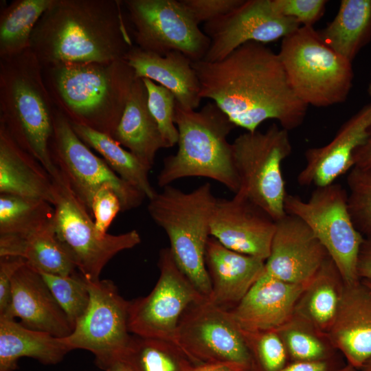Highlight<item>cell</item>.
Listing matches in <instances>:
<instances>
[{"instance_id": "44", "label": "cell", "mask_w": 371, "mask_h": 371, "mask_svg": "<svg viewBox=\"0 0 371 371\" xmlns=\"http://www.w3.org/2000/svg\"><path fill=\"white\" fill-rule=\"evenodd\" d=\"M357 273L360 280L371 282V238H365L357 261Z\"/></svg>"}, {"instance_id": "26", "label": "cell", "mask_w": 371, "mask_h": 371, "mask_svg": "<svg viewBox=\"0 0 371 371\" xmlns=\"http://www.w3.org/2000/svg\"><path fill=\"white\" fill-rule=\"evenodd\" d=\"M112 137L150 169L157 152L170 148L148 109L147 91L142 78H136Z\"/></svg>"}, {"instance_id": "30", "label": "cell", "mask_w": 371, "mask_h": 371, "mask_svg": "<svg viewBox=\"0 0 371 371\" xmlns=\"http://www.w3.org/2000/svg\"><path fill=\"white\" fill-rule=\"evenodd\" d=\"M79 138L100 153L109 167L124 181L151 199L156 190L148 178L151 170L129 150H125L111 135L90 128L71 124Z\"/></svg>"}, {"instance_id": "6", "label": "cell", "mask_w": 371, "mask_h": 371, "mask_svg": "<svg viewBox=\"0 0 371 371\" xmlns=\"http://www.w3.org/2000/svg\"><path fill=\"white\" fill-rule=\"evenodd\" d=\"M216 199L208 182L190 192L169 185L148 205L151 218L169 238L176 264L207 300L212 289L205 256Z\"/></svg>"}, {"instance_id": "28", "label": "cell", "mask_w": 371, "mask_h": 371, "mask_svg": "<svg viewBox=\"0 0 371 371\" xmlns=\"http://www.w3.org/2000/svg\"><path fill=\"white\" fill-rule=\"evenodd\" d=\"M16 256L38 272L69 276L76 267L52 227L26 236H0V257Z\"/></svg>"}, {"instance_id": "48", "label": "cell", "mask_w": 371, "mask_h": 371, "mask_svg": "<svg viewBox=\"0 0 371 371\" xmlns=\"http://www.w3.org/2000/svg\"><path fill=\"white\" fill-rule=\"evenodd\" d=\"M186 371H236L232 367L221 363H204L190 366Z\"/></svg>"}, {"instance_id": "39", "label": "cell", "mask_w": 371, "mask_h": 371, "mask_svg": "<svg viewBox=\"0 0 371 371\" xmlns=\"http://www.w3.org/2000/svg\"><path fill=\"white\" fill-rule=\"evenodd\" d=\"M286 350L295 361L324 360L326 350L322 341L306 329L285 326L277 330Z\"/></svg>"}, {"instance_id": "32", "label": "cell", "mask_w": 371, "mask_h": 371, "mask_svg": "<svg viewBox=\"0 0 371 371\" xmlns=\"http://www.w3.org/2000/svg\"><path fill=\"white\" fill-rule=\"evenodd\" d=\"M341 279L333 260L328 258L306 288L298 302L301 313L321 330H329L339 308Z\"/></svg>"}, {"instance_id": "40", "label": "cell", "mask_w": 371, "mask_h": 371, "mask_svg": "<svg viewBox=\"0 0 371 371\" xmlns=\"http://www.w3.org/2000/svg\"><path fill=\"white\" fill-rule=\"evenodd\" d=\"M327 3L326 0H271L273 8L279 14L307 27H313L322 17Z\"/></svg>"}, {"instance_id": "52", "label": "cell", "mask_w": 371, "mask_h": 371, "mask_svg": "<svg viewBox=\"0 0 371 371\" xmlns=\"http://www.w3.org/2000/svg\"><path fill=\"white\" fill-rule=\"evenodd\" d=\"M368 92L369 95L371 97V79H370V81L369 85H368Z\"/></svg>"}, {"instance_id": "27", "label": "cell", "mask_w": 371, "mask_h": 371, "mask_svg": "<svg viewBox=\"0 0 371 371\" xmlns=\"http://www.w3.org/2000/svg\"><path fill=\"white\" fill-rule=\"evenodd\" d=\"M69 351L62 338L28 328L14 318L0 316V371H14L21 357L56 364Z\"/></svg>"}, {"instance_id": "13", "label": "cell", "mask_w": 371, "mask_h": 371, "mask_svg": "<svg viewBox=\"0 0 371 371\" xmlns=\"http://www.w3.org/2000/svg\"><path fill=\"white\" fill-rule=\"evenodd\" d=\"M136 46L165 55L177 51L192 62L203 60L210 39L180 0L122 1Z\"/></svg>"}, {"instance_id": "9", "label": "cell", "mask_w": 371, "mask_h": 371, "mask_svg": "<svg viewBox=\"0 0 371 371\" xmlns=\"http://www.w3.org/2000/svg\"><path fill=\"white\" fill-rule=\"evenodd\" d=\"M284 210L310 227L336 266L344 284L360 280L357 261L365 238L352 220L348 192L340 184L315 188L307 201L287 194Z\"/></svg>"}, {"instance_id": "17", "label": "cell", "mask_w": 371, "mask_h": 371, "mask_svg": "<svg viewBox=\"0 0 371 371\" xmlns=\"http://www.w3.org/2000/svg\"><path fill=\"white\" fill-rule=\"evenodd\" d=\"M328 258L310 227L300 218L286 214L276 221L263 272L283 282L308 286Z\"/></svg>"}, {"instance_id": "38", "label": "cell", "mask_w": 371, "mask_h": 371, "mask_svg": "<svg viewBox=\"0 0 371 371\" xmlns=\"http://www.w3.org/2000/svg\"><path fill=\"white\" fill-rule=\"evenodd\" d=\"M244 335L264 371H278L285 366L286 349L277 330Z\"/></svg>"}, {"instance_id": "34", "label": "cell", "mask_w": 371, "mask_h": 371, "mask_svg": "<svg viewBox=\"0 0 371 371\" xmlns=\"http://www.w3.org/2000/svg\"><path fill=\"white\" fill-rule=\"evenodd\" d=\"M183 356L172 341L134 335L120 357L133 371H186L190 366Z\"/></svg>"}, {"instance_id": "22", "label": "cell", "mask_w": 371, "mask_h": 371, "mask_svg": "<svg viewBox=\"0 0 371 371\" xmlns=\"http://www.w3.org/2000/svg\"><path fill=\"white\" fill-rule=\"evenodd\" d=\"M328 333L348 364L360 370L371 357V290L363 281L344 284Z\"/></svg>"}, {"instance_id": "49", "label": "cell", "mask_w": 371, "mask_h": 371, "mask_svg": "<svg viewBox=\"0 0 371 371\" xmlns=\"http://www.w3.org/2000/svg\"><path fill=\"white\" fill-rule=\"evenodd\" d=\"M359 371H371V357L364 363Z\"/></svg>"}, {"instance_id": "8", "label": "cell", "mask_w": 371, "mask_h": 371, "mask_svg": "<svg viewBox=\"0 0 371 371\" xmlns=\"http://www.w3.org/2000/svg\"><path fill=\"white\" fill-rule=\"evenodd\" d=\"M232 147L240 183L237 192L275 221L282 218L286 215L287 194L282 164L292 152L289 131L273 124L265 132L256 130L239 135Z\"/></svg>"}, {"instance_id": "41", "label": "cell", "mask_w": 371, "mask_h": 371, "mask_svg": "<svg viewBox=\"0 0 371 371\" xmlns=\"http://www.w3.org/2000/svg\"><path fill=\"white\" fill-rule=\"evenodd\" d=\"M120 212H122L121 202L112 188L104 187L95 194L91 213L94 217L95 227L101 235L108 234L109 226Z\"/></svg>"}, {"instance_id": "16", "label": "cell", "mask_w": 371, "mask_h": 371, "mask_svg": "<svg viewBox=\"0 0 371 371\" xmlns=\"http://www.w3.org/2000/svg\"><path fill=\"white\" fill-rule=\"evenodd\" d=\"M300 26L279 14L271 0H244L232 12L204 24L210 45L203 60H221L248 42L265 44L282 39Z\"/></svg>"}, {"instance_id": "47", "label": "cell", "mask_w": 371, "mask_h": 371, "mask_svg": "<svg viewBox=\"0 0 371 371\" xmlns=\"http://www.w3.org/2000/svg\"><path fill=\"white\" fill-rule=\"evenodd\" d=\"M95 364L104 371H133L128 364L121 357L111 359Z\"/></svg>"}, {"instance_id": "10", "label": "cell", "mask_w": 371, "mask_h": 371, "mask_svg": "<svg viewBox=\"0 0 371 371\" xmlns=\"http://www.w3.org/2000/svg\"><path fill=\"white\" fill-rule=\"evenodd\" d=\"M57 188L54 205L55 236L87 280L96 282L104 266L118 253L141 243L135 229L113 235H101L90 212L80 201L60 173L54 179Z\"/></svg>"}, {"instance_id": "45", "label": "cell", "mask_w": 371, "mask_h": 371, "mask_svg": "<svg viewBox=\"0 0 371 371\" xmlns=\"http://www.w3.org/2000/svg\"><path fill=\"white\" fill-rule=\"evenodd\" d=\"M278 371H328V365L325 360L296 361Z\"/></svg>"}, {"instance_id": "3", "label": "cell", "mask_w": 371, "mask_h": 371, "mask_svg": "<svg viewBox=\"0 0 371 371\" xmlns=\"http://www.w3.org/2000/svg\"><path fill=\"white\" fill-rule=\"evenodd\" d=\"M43 74L55 107L70 123L111 137L136 79L124 59L49 65L43 67Z\"/></svg>"}, {"instance_id": "2", "label": "cell", "mask_w": 371, "mask_h": 371, "mask_svg": "<svg viewBox=\"0 0 371 371\" xmlns=\"http://www.w3.org/2000/svg\"><path fill=\"white\" fill-rule=\"evenodd\" d=\"M122 4L116 0H55L36 25L30 49L42 67L124 59L133 45Z\"/></svg>"}, {"instance_id": "50", "label": "cell", "mask_w": 371, "mask_h": 371, "mask_svg": "<svg viewBox=\"0 0 371 371\" xmlns=\"http://www.w3.org/2000/svg\"><path fill=\"white\" fill-rule=\"evenodd\" d=\"M340 371H359V370L352 367V366L348 364L346 367L342 368Z\"/></svg>"}, {"instance_id": "33", "label": "cell", "mask_w": 371, "mask_h": 371, "mask_svg": "<svg viewBox=\"0 0 371 371\" xmlns=\"http://www.w3.org/2000/svg\"><path fill=\"white\" fill-rule=\"evenodd\" d=\"M54 212L44 200L0 194V236H26L52 227Z\"/></svg>"}, {"instance_id": "31", "label": "cell", "mask_w": 371, "mask_h": 371, "mask_svg": "<svg viewBox=\"0 0 371 371\" xmlns=\"http://www.w3.org/2000/svg\"><path fill=\"white\" fill-rule=\"evenodd\" d=\"M55 0H14L0 12V59L16 56L30 48L36 25Z\"/></svg>"}, {"instance_id": "37", "label": "cell", "mask_w": 371, "mask_h": 371, "mask_svg": "<svg viewBox=\"0 0 371 371\" xmlns=\"http://www.w3.org/2000/svg\"><path fill=\"white\" fill-rule=\"evenodd\" d=\"M147 91L148 109L157 122L160 131L168 144H177L178 129L174 117L176 106L175 95L166 87L148 78H142Z\"/></svg>"}, {"instance_id": "21", "label": "cell", "mask_w": 371, "mask_h": 371, "mask_svg": "<svg viewBox=\"0 0 371 371\" xmlns=\"http://www.w3.org/2000/svg\"><path fill=\"white\" fill-rule=\"evenodd\" d=\"M19 317L25 327L63 338L73 328L41 273L26 262L12 282V300L4 315Z\"/></svg>"}, {"instance_id": "18", "label": "cell", "mask_w": 371, "mask_h": 371, "mask_svg": "<svg viewBox=\"0 0 371 371\" xmlns=\"http://www.w3.org/2000/svg\"><path fill=\"white\" fill-rule=\"evenodd\" d=\"M275 229L276 221L243 194L216 199L210 236L225 247L266 261Z\"/></svg>"}, {"instance_id": "36", "label": "cell", "mask_w": 371, "mask_h": 371, "mask_svg": "<svg viewBox=\"0 0 371 371\" xmlns=\"http://www.w3.org/2000/svg\"><path fill=\"white\" fill-rule=\"evenodd\" d=\"M348 205L358 231L371 238V166L352 167L347 177Z\"/></svg>"}, {"instance_id": "4", "label": "cell", "mask_w": 371, "mask_h": 371, "mask_svg": "<svg viewBox=\"0 0 371 371\" xmlns=\"http://www.w3.org/2000/svg\"><path fill=\"white\" fill-rule=\"evenodd\" d=\"M55 109L43 67L30 49L0 59V122L53 179L60 175L49 150Z\"/></svg>"}, {"instance_id": "5", "label": "cell", "mask_w": 371, "mask_h": 371, "mask_svg": "<svg viewBox=\"0 0 371 371\" xmlns=\"http://www.w3.org/2000/svg\"><path fill=\"white\" fill-rule=\"evenodd\" d=\"M174 121L178 149L167 156L157 176L160 188L188 177L215 180L235 194L240 183L227 137L236 126L213 102L201 110H185L176 103Z\"/></svg>"}, {"instance_id": "42", "label": "cell", "mask_w": 371, "mask_h": 371, "mask_svg": "<svg viewBox=\"0 0 371 371\" xmlns=\"http://www.w3.org/2000/svg\"><path fill=\"white\" fill-rule=\"evenodd\" d=\"M199 25L209 23L232 12L244 0H180Z\"/></svg>"}, {"instance_id": "43", "label": "cell", "mask_w": 371, "mask_h": 371, "mask_svg": "<svg viewBox=\"0 0 371 371\" xmlns=\"http://www.w3.org/2000/svg\"><path fill=\"white\" fill-rule=\"evenodd\" d=\"M25 262L21 257H0V316L5 315L10 308L13 278Z\"/></svg>"}, {"instance_id": "29", "label": "cell", "mask_w": 371, "mask_h": 371, "mask_svg": "<svg viewBox=\"0 0 371 371\" xmlns=\"http://www.w3.org/2000/svg\"><path fill=\"white\" fill-rule=\"evenodd\" d=\"M317 32L325 44L352 62L371 41V0H341L334 19Z\"/></svg>"}, {"instance_id": "11", "label": "cell", "mask_w": 371, "mask_h": 371, "mask_svg": "<svg viewBox=\"0 0 371 371\" xmlns=\"http://www.w3.org/2000/svg\"><path fill=\"white\" fill-rule=\"evenodd\" d=\"M49 150L54 164L89 212L94 196L104 187H110L117 194L122 212L139 207L146 198L91 150L56 108Z\"/></svg>"}, {"instance_id": "23", "label": "cell", "mask_w": 371, "mask_h": 371, "mask_svg": "<svg viewBox=\"0 0 371 371\" xmlns=\"http://www.w3.org/2000/svg\"><path fill=\"white\" fill-rule=\"evenodd\" d=\"M205 261L211 282L207 300L225 310L234 307L264 271L265 261L231 250L216 238L207 240Z\"/></svg>"}, {"instance_id": "24", "label": "cell", "mask_w": 371, "mask_h": 371, "mask_svg": "<svg viewBox=\"0 0 371 371\" xmlns=\"http://www.w3.org/2000/svg\"><path fill=\"white\" fill-rule=\"evenodd\" d=\"M124 60L133 68L137 78H148L160 85L175 96L185 110H196L200 105L201 85L192 65L183 54L173 51L164 56L133 46Z\"/></svg>"}, {"instance_id": "7", "label": "cell", "mask_w": 371, "mask_h": 371, "mask_svg": "<svg viewBox=\"0 0 371 371\" xmlns=\"http://www.w3.org/2000/svg\"><path fill=\"white\" fill-rule=\"evenodd\" d=\"M278 54L293 90L308 106L346 100L354 77L352 62L325 44L313 27L300 26L282 38Z\"/></svg>"}, {"instance_id": "1", "label": "cell", "mask_w": 371, "mask_h": 371, "mask_svg": "<svg viewBox=\"0 0 371 371\" xmlns=\"http://www.w3.org/2000/svg\"><path fill=\"white\" fill-rule=\"evenodd\" d=\"M201 98L211 100L236 126L255 131L276 120L289 131L303 123L308 106L295 93L278 53L248 42L223 59L194 61Z\"/></svg>"}, {"instance_id": "35", "label": "cell", "mask_w": 371, "mask_h": 371, "mask_svg": "<svg viewBox=\"0 0 371 371\" xmlns=\"http://www.w3.org/2000/svg\"><path fill=\"white\" fill-rule=\"evenodd\" d=\"M39 273L74 328L89 303L85 278L77 271L69 276Z\"/></svg>"}, {"instance_id": "46", "label": "cell", "mask_w": 371, "mask_h": 371, "mask_svg": "<svg viewBox=\"0 0 371 371\" xmlns=\"http://www.w3.org/2000/svg\"><path fill=\"white\" fill-rule=\"evenodd\" d=\"M354 166H371V126L365 142L355 153Z\"/></svg>"}, {"instance_id": "51", "label": "cell", "mask_w": 371, "mask_h": 371, "mask_svg": "<svg viewBox=\"0 0 371 371\" xmlns=\"http://www.w3.org/2000/svg\"><path fill=\"white\" fill-rule=\"evenodd\" d=\"M362 281L368 286V287L371 290V282L367 281V280H362Z\"/></svg>"}, {"instance_id": "20", "label": "cell", "mask_w": 371, "mask_h": 371, "mask_svg": "<svg viewBox=\"0 0 371 371\" xmlns=\"http://www.w3.org/2000/svg\"><path fill=\"white\" fill-rule=\"evenodd\" d=\"M306 287L263 272L242 300L228 311L244 333L277 330L289 322Z\"/></svg>"}, {"instance_id": "15", "label": "cell", "mask_w": 371, "mask_h": 371, "mask_svg": "<svg viewBox=\"0 0 371 371\" xmlns=\"http://www.w3.org/2000/svg\"><path fill=\"white\" fill-rule=\"evenodd\" d=\"M86 282L90 296L88 307L71 333L62 339L70 350L91 352L95 363L120 357L132 336L128 329L130 301L120 295L110 280Z\"/></svg>"}, {"instance_id": "14", "label": "cell", "mask_w": 371, "mask_h": 371, "mask_svg": "<svg viewBox=\"0 0 371 371\" xmlns=\"http://www.w3.org/2000/svg\"><path fill=\"white\" fill-rule=\"evenodd\" d=\"M159 279L150 293L130 302L128 329L135 335L175 343L180 319L205 298L176 264L170 248L159 252Z\"/></svg>"}, {"instance_id": "25", "label": "cell", "mask_w": 371, "mask_h": 371, "mask_svg": "<svg viewBox=\"0 0 371 371\" xmlns=\"http://www.w3.org/2000/svg\"><path fill=\"white\" fill-rule=\"evenodd\" d=\"M0 194L44 200L52 205L57 194L49 172L14 140L1 122Z\"/></svg>"}, {"instance_id": "19", "label": "cell", "mask_w": 371, "mask_h": 371, "mask_svg": "<svg viewBox=\"0 0 371 371\" xmlns=\"http://www.w3.org/2000/svg\"><path fill=\"white\" fill-rule=\"evenodd\" d=\"M371 126V102L346 120L327 144L308 148L306 164L297 175L301 186L323 187L349 172L354 155L365 142Z\"/></svg>"}, {"instance_id": "12", "label": "cell", "mask_w": 371, "mask_h": 371, "mask_svg": "<svg viewBox=\"0 0 371 371\" xmlns=\"http://www.w3.org/2000/svg\"><path fill=\"white\" fill-rule=\"evenodd\" d=\"M175 344L187 357L249 371L252 354L243 332L228 310L207 300L191 304L183 314Z\"/></svg>"}]
</instances>
